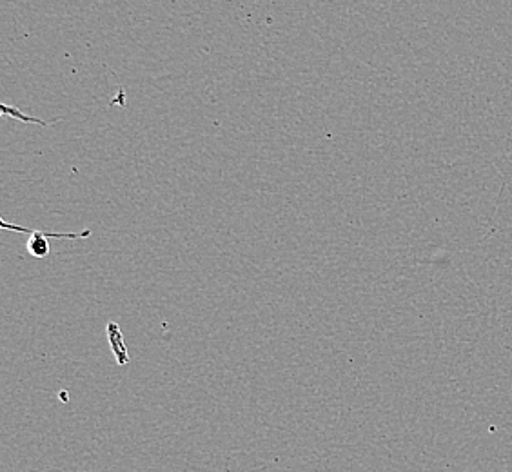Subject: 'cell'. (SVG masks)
Wrapping results in <instances>:
<instances>
[{
	"mask_svg": "<svg viewBox=\"0 0 512 472\" xmlns=\"http://www.w3.org/2000/svg\"><path fill=\"white\" fill-rule=\"evenodd\" d=\"M91 231H82V233H44V231H33L30 240H28V251L35 258H46L50 255V244H48V238H89Z\"/></svg>",
	"mask_w": 512,
	"mask_h": 472,
	"instance_id": "obj_1",
	"label": "cell"
},
{
	"mask_svg": "<svg viewBox=\"0 0 512 472\" xmlns=\"http://www.w3.org/2000/svg\"><path fill=\"white\" fill-rule=\"evenodd\" d=\"M108 340L109 345H111V351H113L115 358H117V364H128V349H126L124 338H122V331H120V327L117 322H108Z\"/></svg>",
	"mask_w": 512,
	"mask_h": 472,
	"instance_id": "obj_2",
	"label": "cell"
},
{
	"mask_svg": "<svg viewBox=\"0 0 512 472\" xmlns=\"http://www.w3.org/2000/svg\"><path fill=\"white\" fill-rule=\"evenodd\" d=\"M0 111H2V117L4 118H17V120H20V122H24V124H37V126H50V124H53V122H59V118H53L51 122H48V120H42V118H35L30 117V115H24L22 111H20L19 108H10L8 104H2L0 106Z\"/></svg>",
	"mask_w": 512,
	"mask_h": 472,
	"instance_id": "obj_3",
	"label": "cell"
},
{
	"mask_svg": "<svg viewBox=\"0 0 512 472\" xmlns=\"http://www.w3.org/2000/svg\"><path fill=\"white\" fill-rule=\"evenodd\" d=\"M109 104H111V106H117V104H119V106L124 108V106H126V93H124V89L120 88L119 97H115Z\"/></svg>",
	"mask_w": 512,
	"mask_h": 472,
	"instance_id": "obj_4",
	"label": "cell"
}]
</instances>
